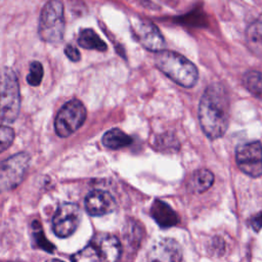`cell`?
<instances>
[{"mask_svg":"<svg viewBox=\"0 0 262 262\" xmlns=\"http://www.w3.org/2000/svg\"><path fill=\"white\" fill-rule=\"evenodd\" d=\"M64 54L72 61H79L80 58H81V54H80L79 50L75 46H73L71 44H68L64 47Z\"/></svg>","mask_w":262,"mask_h":262,"instance_id":"cell-22","label":"cell"},{"mask_svg":"<svg viewBox=\"0 0 262 262\" xmlns=\"http://www.w3.org/2000/svg\"><path fill=\"white\" fill-rule=\"evenodd\" d=\"M235 161L242 172L251 176L262 175V144L259 141L242 143L236 147Z\"/></svg>","mask_w":262,"mask_h":262,"instance_id":"cell-7","label":"cell"},{"mask_svg":"<svg viewBox=\"0 0 262 262\" xmlns=\"http://www.w3.org/2000/svg\"><path fill=\"white\" fill-rule=\"evenodd\" d=\"M81 221L80 208L73 203H63L56 209L52 218V230L59 237L72 235Z\"/></svg>","mask_w":262,"mask_h":262,"instance_id":"cell-8","label":"cell"},{"mask_svg":"<svg viewBox=\"0 0 262 262\" xmlns=\"http://www.w3.org/2000/svg\"><path fill=\"white\" fill-rule=\"evenodd\" d=\"M116 206L115 199L105 190H92L85 198V210L91 216L110 214L116 209Z\"/></svg>","mask_w":262,"mask_h":262,"instance_id":"cell-11","label":"cell"},{"mask_svg":"<svg viewBox=\"0 0 262 262\" xmlns=\"http://www.w3.org/2000/svg\"><path fill=\"white\" fill-rule=\"evenodd\" d=\"M151 216L156 222L163 228L176 225L179 221L176 212L166 203L162 201H155L150 208Z\"/></svg>","mask_w":262,"mask_h":262,"instance_id":"cell-13","label":"cell"},{"mask_svg":"<svg viewBox=\"0 0 262 262\" xmlns=\"http://www.w3.org/2000/svg\"><path fill=\"white\" fill-rule=\"evenodd\" d=\"M73 262H105L98 246L92 241L72 257Z\"/></svg>","mask_w":262,"mask_h":262,"instance_id":"cell-17","label":"cell"},{"mask_svg":"<svg viewBox=\"0 0 262 262\" xmlns=\"http://www.w3.org/2000/svg\"><path fill=\"white\" fill-rule=\"evenodd\" d=\"M102 144L111 149H119L130 145L132 138L119 128H113L106 131L102 136Z\"/></svg>","mask_w":262,"mask_h":262,"instance_id":"cell-14","label":"cell"},{"mask_svg":"<svg viewBox=\"0 0 262 262\" xmlns=\"http://www.w3.org/2000/svg\"><path fill=\"white\" fill-rule=\"evenodd\" d=\"M15 137L14 130L8 126H0V154L6 150L13 142Z\"/></svg>","mask_w":262,"mask_h":262,"instance_id":"cell-21","label":"cell"},{"mask_svg":"<svg viewBox=\"0 0 262 262\" xmlns=\"http://www.w3.org/2000/svg\"><path fill=\"white\" fill-rule=\"evenodd\" d=\"M148 262H181L182 249L178 242L170 237L158 239L149 249Z\"/></svg>","mask_w":262,"mask_h":262,"instance_id":"cell-10","label":"cell"},{"mask_svg":"<svg viewBox=\"0 0 262 262\" xmlns=\"http://www.w3.org/2000/svg\"><path fill=\"white\" fill-rule=\"evenodd\" d=\"M247 39L252 48H255L257 51L262 50V14L248 28Z\"/></svg>","mask_w":262,"mask_h":262,"instance_id":"cell-19","label":"cell"},{"mask_svg":"<svg viewBox=\"0 0 262 262\" xmlns=\"http://www.w3.org/2000/svg\"><path fill=\"white\" fill-rule=\"evenodd\" d=\"M30 161L27 152H18L0 162V192L14 188L23 181Z\"/></svg>","mask_w":262,"mask_h":262,"instance_id":"cell-6","label":"cell"},{"mask_svg":"<svg viewBox=\"0 0 262 262\" xmlns=\"http://www.w3.org/2000/svg\"><path fill=\"white\" fill-rule=\"evenodd\" d=\"M131 31L138 43L147 50L159 52L164 47L165 39L158 27L151 21L136 17L131 21Z\"/></svg>","mask_w":262,"mask_h":262,"instance_id":"cell-9","label":"cell"},{"mask_svg":"<svg viewBox=\"0 0 262 262\" xmlns=\"http://www.w3.org/2000/svg\"><path fill=\"white\" fill-rule=\"evenodd\" d=\"M48 262H63V261L58 260V259H52V260H50V261H48Z\"/></svg>","mask_w":262,"mask_h":262,"instance_id":"cell-24","label":"cell"},{"mask_svg":"<svg viewBox=\"0 0 262 262\" xmlns=\"http://www.w3.org/2000/svg\"><path fill=\"white\" fill-rule=\"evenodd\" d=\"M43 78V66L35 60L30 64V72L27 76V81L31 86H39Z\"/></svg>","mask_w":262,"mask_h":262,"instance_id":"cell-20","label":"cell"},{"mask_svg":"<svg viewBox=\"0 0 262 262\" xmlns=\"http://www.w3.org/2000/svg\"><path fill=\"white\" fill-rule=\"evenodd\" d=\"M93 242L100 249L105 262H118L122 247L117 236L112 234H100L96 236Z\"/></svg>","mask_w":262,"mask_h":262,"instance_id":"cell-12","label":"cell"},{"mask_svg":"<svg viewBox=\"0 0 262 262\" xmlns=\"http://www.w3.org/2000/svg\"><path fill=\"white\" fill-rule=\"evenodd\" d=\"M63 4L60 0H49L43 7L38 26L40 38L47 43H58L64 33Z\"/></svg>","mask_w":262,"mask_h":262,"instance_id":"cell-4","label":"cell"},{"mask_svg":"<svg viewBox=\"0 0 262 262\" xmlns=\"http://www.w3.org/2000/svg\"><path fill=\"white\" fill-rule=\"evenodd\" d=\"M78 44L85 49H94L97 51H105L107 49L105 42L92 29H83L80 31Z\"/></svg>","mask_w":262,"mask_h":262,"instance_id":"cell-16","label":"cell"},{"mask_svg":"<svg viewBox=\"0 0 262 262\" xmlns=\"http://www.w3.org/2000/svg\"><path fill=\"white\" fill-rule=\"evenodd\" d=\"M251 226L255 231H260L262 229V212L254 215L250 220Z\"/></svg>","mask_w":262,"mask_h":262,"instance_id":"cell-23","label":"cell"},{"mask_svg":"<svg viewBox=\"0 0 262 262\" xmlns=\"http://www.w3.org/2000/svg\"><path fill=\"white\" fill-rule=\"evenodd\" d=\"M214 182V175L208 169L196 170L190 177L188 187L193 192H204L208 190Z\"/></svg>","mask_w":262,"mask_h":262,"instance_id":"cell-15","label":"cell"},{"mask_svg":"<svg viewBox=\"0 0 262 262\" xmlns=\"http://www.w3.org/2000/svg\"><path fill=\"white\" fill-rule=\"evenodd\" d=\"M244 86L258 99L262 101V73L249 71L243 77Z\"/></svg>","mask_w":262,"mask_h":262,"instance_id":"cell-18","label":"cell"},{"mask_svg":"<svg viewBox=\"0 0 262 262\" xmlns=\"http://www.w3.org/2000/svg\"><path fill=\"white\" fill-rule=\"evenodd\" d=\"M155 63L161 72L182 87H192L198 81L196 67L180 53L161 50L155 56Z\"/></svg>","mask_w":262,"mask_h":262,"instance_id":"cell-2","label":"cell"},{"mask_svg":"<svg viewBox=\"0 0 262 262\" xmlns=\"http://www.w3.org/2000/svg\"><path fill=\"white\" fill-rule=\"evenodd\" d=\"M20 92L15 73L5 68L0 72V120L13 123L19 114Z\"/></svg>","mask_w":262,"mask_h":262,"instance_id":"cell-3","label":"cell"},{"mask_svg":"<svg viewBox=\"0 0 262 262\" xmlns=\"http://www.w3.org/2000/svg\"><path fill=\"white\" fill-rule=\"evenodd\" d=\"M199 120L210 139H217L225 133L229 123V99L222 85L207 87L200 100Z\"/></svg>","mask_w":262,"mask_h":262,"instance_id":"cell-1","label":"cell"},{"mask_svg":"<svg viewBox=\"0 0 262 262\" xmlns=\"http://www.w3.org/2000/svg\"><path fill=\"white\" fill-rule=\"evenodd\" d=\"M87 116L86 107L79 99L68 101L58 111L55 121V133L59 137H68L76 132L85 122Z\"/></svg>","mask_w":262,"mask_h":262,"instance_id":"cell-5","label":"cell"}]
</instances>
